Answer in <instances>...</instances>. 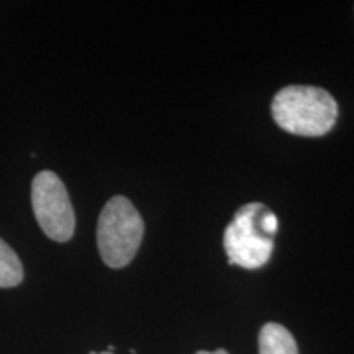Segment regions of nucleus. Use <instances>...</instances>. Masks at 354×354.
Returning a JSON list of instances; mask_svg holds the SVG:
<instances>
[{
	"label": "nucleus",
	"mask_w": 354,
	"mask_h": 354,
	"mask_svg": "<svg viewBox=\"0 0 354 354\" xmlns=\"http://www.w3.org/2000/svg\"><path fill=\"white\" fill-rule=\"evenodd\" d=\"M279 220L264 203L251 202L234 214L225 228L223 245L228 263L258 269L271 259Z\"/></svg>",
	"instance_id": "1"
},
{
	"label": "nucleus",
	"mask_w": 354,
	"mask_h": 354,
	"mask_svg": "<svg viewBox=\"0 0 354 354\" xmlns=\"http://www.w3.org/2000/svg\"><path fill=\"white\" fill-rule=\"evenodd\" d=\"M272 117L282 130L300 136H322L335 127L338 105L325 88L287 86L272 100Z\"/></svg>",
	"instance_id": "2"
},
{
	"label": "nucleus",
	"mask_w": 354,
	"mask_h": 354,
	"mask_svg": "<svg viewBox=\"0 0 354 354\" xmlns=\"http://www.w3.org/2000/svg\"><path fill=\"white\" fill-rule=\"evenodd\" d=\"M21 281H24V266L19 256L6 241L0 240V287L8 289L19 286Z\"/></svg>",
	"instance_id": "6"
},
{
	"label": "nucleus",
	"mask_w": 354,
	"mask_h": 354,
	"mask_svg": "<svg viewBox=\"0 0 354 354\" xmlns=\"http://www.w3.org/2000/svg\"><path fill=\"white\" fill-rule=\"evenodd\" d=\"M197 354H228V353L225 351V349H216V351H214V353H210V351H198Z\"/></svg>",
	"instance_id": "7"
},
{
	"label": "nucleus",
	"mask_w": 354,
	"mask_h": 354,
	"mask_svg": "<svg viewBox=\"0 0 354 354\" xmlns=\"http://www.w3.org/2000/svg\"><path fill=\"white\" fill-rule=\"evenodd\" d=\"M32 205L38 225L51 240H71L76 228V216L68 190L55 172L43 171L32 184Z\"/></svg>",
	"instance_id": "4"
},
{
	"label": "nucleus",
	"mask_w": 354,
	"mask_h": 354,
	"mask_svg": "<svg viewBox=\"0 0 354 354\" xmlns=\"http://www.w3.org/2000/svg\"><path fill=\"white\" fill-rule=\"evenodd\" d=\"M91 354H112L110 351H105V353H91Z\"/></svg>",
	"instance_id": "8"
},
{
	"label": "nucleus",
	"mask_w": 354,
	"mask_h": 354,
	"mask_svg": "<svg viewBox=\"0 0 354 354\" xmlns=\"http://www.w3.org/2000/svg\"><path fill=\"white\" fill-rule=\"evenodd\" d=\"M259 354H299V349L286 326L266 323L259 331Z\"/></svg>",
	"instance_id": "5"
},
{
	"label": "nucleus",
	"mask_w": 354,
	"mask_h": 354,
	"mask_svg": "<svg viewBox=\"0 0 354 354\" xmlns=\"http://www.w3.org/2000/svg\"><path fill=\"white\" fill-rule=\"evenodd\" d=\"M145 233V223L127 197L117 196L105 203L97 223V245L102 261L120 269L135 258Z\"/></svg>",
	"instance_id": "3"
}]
</instances>
